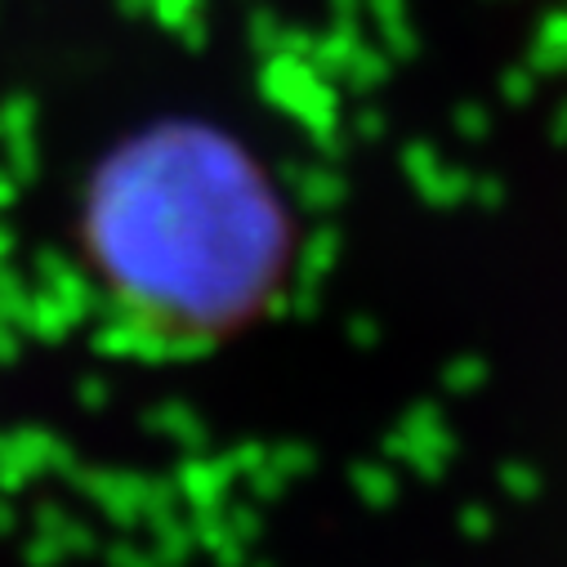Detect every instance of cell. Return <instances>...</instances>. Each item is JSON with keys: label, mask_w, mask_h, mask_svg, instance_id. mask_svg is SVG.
<instances>
[{"label": "cell", "mask_w": 567, "mask_h": 567, "mask_svg": "<svg viewBox=\"0 0 567 567\" xmlns=\"http://www.w3.org/2000/svg\"><path fill=\"white\" fill-rule=\"evenodd\" d=\"M85 215L112 300L171 340L246 327L287 250L264 175L202 130L130 144L94 179Z\"/></svg>", "instance_id": "cell-1"}]
</instances>
